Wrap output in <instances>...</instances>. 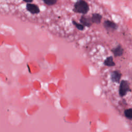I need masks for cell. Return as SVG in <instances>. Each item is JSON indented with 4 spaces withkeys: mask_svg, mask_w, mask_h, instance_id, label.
<instances>
[{
    "mask_svg": "<svg viewBox=\"0 0 132 132\" xmlns=\"http://www.w3.org/2000/svg\"><path fill=\"white\" fill-rule=\"evenodd\" d=\"M89 10V7L88 3L84 0L77 1L74 5L73 11L76 13L86 14Z\"/></svg>",
    "mask_w": 132,
    "mask_h": 132,
    "instance_id": "obj_1",
    "label": "cell"
},
{
    "mask_svg": "<svg viewBox=\"0 0 132 132\" xmlns=\"http://www.w3.org/2000/svg\"><path fill=\"white\" fill-rule=\"evenodd\" d=\"M130 91H131V89L130 88L128 82L126 80H122L120 82L119 86V95L121 97H123Z\"/></svg>",
    "mask_w": 132,
    "mask_h": 132,
    "instance_id": "obj_2",
    "label": "cell"
},
{
    "mask_svg": "<svg viewBox=\"0 0 132 132\" xmlns=\"http://www.w3.org/2000/svg\"><path fill=\"white\" fill-rule=\"evenodd\" d=\"M26 10L30 13L35 14L40 12V9L38 5L32 3H27L26 5Z\"/></svg>",
    "mask_w": 132,
    "mask_h": 132,
    "instance_id": "obj_3",
    "label": "cell"
},
{
    "mask_svg": "<svg viewBox=\"0 0 132 132\" xmlns=\"http://www.w3.org/2000/svg\"><path fill=\"white\" fill-rule=\"evenodd\" d=\"M80 22L81 24H82L84 26L90 27L91 26L92 24L93 23L91 18L89 16H87L85 15H82L80 19Z\"/></svg>",
    "mask_w": 132,
    "mask_h": 132,
    "instance_id": "obj_4",
    "label": "cell"
},
{
    "mask_svg": "<svg viewBox=\"0 0 132 132\" xmlns=\"http://www.w3.org/2000/svg\"><path fill=\"white\" fill-rule=\"evenodd\" d=\"M103 25L104 27L108 30H114L117 28V24L109 20H106L104 21Z\"/></svg>",
    "mask_w": 132,
    "mask_h": 132,
    "instance_id": "obj_5",
    "label": "cell"
},
{
    "mask_svg": "<svg viewBox=\"0 0 132 132\" xmlns=\"http://www.w3.org/2000/svg\"><path fill=\"white\" fill-rule=\"evenodd\" d=\"M122 74L119 71H114L111 74V79L112 81L119 83Z\"/></svg>",
    "mask_w": 132,
    "mask_h": 132,
    "instance_id": "obj_6",
    "label": "cell"
},
{
    "mask_svg": "<svg viewBox=\"0 0 132 132\" xmlns=\"http://www.w3.org/2000/svg\"><path fill=\"white\" fill-rule=\"evenodd\" d=\"M111 51L115 57L121 56L123 53V49L120 45H118L117 46L112 49Z\"/></svg>",
    "mask_w": 132,
    "mask_h": 132,
    "instance_id": "obj_7",
    "label": "cell"
},
{
    "mask_svg": "<svg viewBox=\"0 0 132 132\" xmlns=\"http://www.w3.org/2000/svg\"><path fill=\"white\" fill-rule=\"evenodd\" d=\"M102 16L98 13H93L91 17V20L93 23L95 24H100L102 20Z\"/></svg>",
    "mask_w": 132,
    "mask_h": 132,
    "instance_id": "obj_8",
    "label": "cell"
},
{
    "mask_svg": "<svg viewBox=\"0 0 132 132\" xmlns=\"http://www.w3.org/2000/svg\"><path fill=\"white\" fill-rule=\"evenodd\" d=\"M104 64L108 67H113L115 65V63L113 61V59L112 56L108 57L104 62Z\"/></svg>",
    "mask_w": 132,
    "mask_h": 132,
    "instance_id": "obj_9",
    "label": "cell"
},
{
    "mask_svg": "<svg viewBox=\"0 0 132 132\" xmlns=\"http://www.w3.org/2000/svg\"><path fill=\"white\" fill-rule=\"evenodd\" d=\"M125 116L129 119H132V108H128L124 111Z\"/></svg>",
    "mask_w": 132,
    "mask_h": 132,
    "instance_id": "obj_10",
    "label": "cell"
},
{
    "mask_svg": "<svg viewBox=\"0 0 132 132\" xmlns=\"http://www.w3.org/2000/svg\"><path fill=\"white\" fill-rule=\"evenodd\" d=\"M72 23L78 30H83L84 29L85 26L81 23H78L74 20H72Z\"/></svg>",
    "mask_w": 132,
    "mask_h": 132,
    "instance_id": "obj_11",
    "label": "cell"
},
{
    "mask_svg": "<svg viewBox=\"0 0 132 132\" xmlns=\"http://www.w3.org/2000/svg\"><path fill=\"white\" fill-rule=\"evenodd\" d=\"M43 2L48 6H52L56 4L58 0H42Z\"/></svg>",
    "mask_w": 132,
    "mask_h": 132,
    "instance_id": "obj_12",
    "label": "cell"
},
{
    "mask_svg": "<svg viewBox=\"0 0 132 132\" xmlns=\"http://www.w3.org/2000/svg\"><path fill=\"white\" fill-rule=\"evenodd\" d=\"M23 1L27 3H31V2H32L33 1V0H23Z\"/></svg>",
    "mask_w": 132,
    "mask_h": 132,
    "instance_id": "obj_13",
    "label": "cell"
}]
</instances>
